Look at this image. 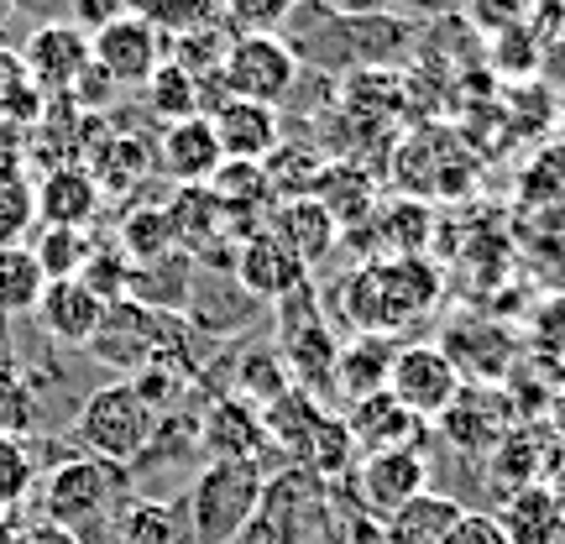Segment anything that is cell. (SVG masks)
Masks as SVG:
<instances>
[{
  "label": "cell",
  "mask_w": 565,
  "mask_h": 544,
  "mask_svg": "<svg viewBox=\"0 0 565 544\" xmlns=\"http://www.w3.org/2000/svg\"><path fill=\"white\" fill-rule=\"evenodd\" d=\"M263 461H204L194 477H189V492H183V519H189V540L194 544H236L252 513L263 503L267 487Z\"/></svg>",
  "instance_id": "1"
},
{
  "label": "cell",
  "mask_w": 565,
  "mask_h": 544,
  "mask_svg": "<svg viewBox=\"0 0 565 544\" xmlns=\"http://www.w3.org/2000/svg\"><path fill=\"white\" fill-rule=\"evenodd\" d=\"M158 414L141 404V393L131 383H100L84 393L79 414H74V440H79L84 456L116 466V471H131L141 461V450L158 435Z\"/></svg>",
  "instance_id": "2"
},
{
  "label": "cell",
  "mask_w": 565,
  "mask_h": 544,
  "mask_svg": "<svg viewBox=\"0 0 565 544\" xmlns=\"http://www.w3.org/2000/svg\"><path fill=\"white\" fill-rule=\"evenodd\" d=\"M324 529V487L303 466H282V477H267L263 503L236 544H315Z\"/></svg>",
  "instance_id": "3"
},
{
  "label": "cell",
  "mask_w": 565,
  "mask_h": 544,
  "mask_svg": "<svg viewBox=\"0 0 565 544\" xmlns=\"http://www.w3.org/2000/svg\"><path fill=\"white\" fill-rule=\"evenodd\" d=\"M121 482L126 471H116V466L95 461V456H68L42 482V519L68 529V534H79L84 524H95V519L110 513V498L121 492Z\"/></svg>",
  "instance_id": "4"
},
{
  "label": "cell",
  "mask_w": 565,
  "mask_h": 544,
  "mask_svg": "<svg viewBox=\"0 0 565 544\" xmlns=\"http://www.w3.org/2000/svg\"><path fill=\"white\" fill-rule=\"evenodd\" d=\"M513 424H519V414L508 404L503 383H466L461 393H456V404L429 424V435H435V445H445L450 456L482 461Z\"/></svg>",
  "instance_id": "5"
},
{
  "label": "cell",
  "mask_w": 565,
  "mask_h": 544,
  "mask_svg": "<svg viewBox=\"0 0 565 544\" xmlns=\"http://www.w3.org/2000/svg\"><path fill=\"white\" fill-rule=\"evenodd\" d=\"M89 58L110 74L116 89H141L168 58V32L147 11H126V17L105 21L100 32H89Z\"/></svg>",
  "instance_id": "6"
},
{
  "label": "cell",
  "mask_w": 565,
  "mask_h": 544,
  "mask_svg": "<svg viewBox=\"0 0 565 544\" xmlns=\"http://www.w3.org/2000/svg\"><path fill=\"white\" fill-rule=\"evenodd\" d=\"M461 372L450 366L435 341H404L398 345V356H393V372H387V393L398 398V404L414 414V419L435 424L445 408L456 404V393H461Z\"/></svg>",
  "instance_id": "7"
},
{
  "label": "cell",
  "mask_w": 565,
  "mask_h": 544,
  "mask_svg": "<svg viewBox=\"0 0 565 544\" xmlns=\"http://www.w3.org/2000/svg\"><path fill=\"white\" fill-rule=\"evenodd\" d=\"M221 79L231 89V100H252V105H273L278 110L294 95L299 58L282 47V38H231Z\"/></svg>",
  "instance_id": "8"
},
{
  "label": "cell",
  "mask_w": 565,
  "mask_h": 544,
  "mask_svg": "<svg viewBox=\"0 0 565 544\" xmlns=\"http://www.w3.org/2000/svg\"><path fill=\"white\" fill-rule=\"evenodd\" d=\"M263 314H267V303L252 299L242 282H236V273L194 263V288H189V309H183V320H189L194 335L225 345V341H236V335H246Z\"/></svg>",
  "instance_id": "9"
},
{
  "label": "cell",
  "mask_w": 565,
  "mask_h": 544,
  "mask_svg": "<svg viewBox=\"0 0 565 544\" xmlns=\"http://www.w3.org/2000/svg\"><path fill=\"white\" fill-rule=\"evenodd\" d=\"M429 487V450H383V456H362L351 471V498L372 524H387L408 498H419Z\"/></svg>",
  "instance_id": "10"
},
{
  "label": "cell",
  "mask_w": 565,
  "mask_h": 544,
  "mask_svg": "<svg viewBox=\"0 0 565 544\" xmlns=\"http://www.w3.org/2000/svg\"><path fill=\"white\" fill-rule=\"evenodd\" d=\"M450 356V366L461 372V383H503L519 366V341L513 330H503L487 314H461L445 324V341H435Z\"/></svg>",
  "instance_id": "11"
},
{
  "label": "cell",
  "mask_w": 565,
  "mask_h": 544,
  "mask_svg": "<svg viewBox=\"0 0 565 544\" xmlns=\"http://www.w3.org/2000/svg\"><path fill=\"white\" fill-rule=\"evenodd\" d=\"M21 63H26V79L42 89V100H58L89 68V32H79L74 21H42L21 42Z\"/></svg>",
  "instance_id": "12"
},
{
  "label": "cell",
  "mask_w": 565,
  "mask_h": 544,
  "mask_svg": "<svg viewBox=\"0 0 565 544\" xmlns=\"http://www.w3.org/2000/svg\"><path fill=\"white\" fill-rule=\"evenodd\" d=\"M345 429H351V440H356V450L362 456H383V450H419L424 440H429V424L414 419L387 387H377V393H366V398H356V404H345Z\"/></svg>",
  "instance_id": "13"
},
{
  "label": "cell",
  "mask_w": 565,
  "mask_h": 544,
  "mask_svg": "<svg viewBox=\"0 0 565 544\" xmlns=\"http://www.w3.org/2000/svg\"><path fill=\"white\" fill-rule=\"evenodd\" d=\"M267 450V424L263 408H252L246 398H215L200 414V456L204 461H263Z\"/></svg>",
  "instance_id": "14"
},
{
  "label": "cell",
  "mask_w": 565,
  "mask_h": 544,
  "mask_svg": "<svg viewBox=\"0 0 565 544\" xmlns=\"http://www.w3.org/2000/svg\"><path fill=\"white\" fill-rule=\"evenodd\" d=\"M545 435H534L529 424H513L503 440L492 445L482 456V498L492 503V513L513 498V492H524V487L540 482V471H545Z\"/></svg>",
  "instance_id": "15"
},
{
  "label": "cell",
  "mask_w": 565,
  "mask_h": 544,
  "mask_svg": "<svg viewBox=\"0 0 565 544\" xmlns=\"http://www.w3.org/2000/svg\"><path fill=\"white\" fill-rule=\"evenodd\" d=\"M236 282H242L252 299H263L267 309L278 299H288L299 282H309V267L288 252V246L273 236V231H257V236H246L242 246H236Z\"/></svg>",
  "instance_id": "16"
},
{
  "label": "cell",
  "mask_w": 565,
  "mask_h": 544,
  "mask_svg": "<svg viewBox=\"0 0 565 544\" xmlns=\"http://www.w3.org/2000/svg\"><path fill=\"white\" fill-rule=\"evenodd\" d=\"M38 324L42 335L53 345H68V351H84V345L95 341V330H100L105 320V303L84 288L79 278H63V282H47L38 299Z\"/></svg>",
  "instance_id": "17"
},
{
  "label": "cell",
  "mask_w": 565,
  "mask_h": 544,
  "mask_svg": "<svg viewBox=\"0 0 565 544\" xmlns=\"http://www.w3.org/2000/svg\"><path fill=\"white\" fill-rule=\"evenodd\" d=\"M158 162L162 173L173 183H210L221 173V137H215V126L210 116H189V121H173L158 131Z\"/></svg>",
  "instance_id": "18"
},
{
  "label": "cell",
  "mask_w": 565,
  "mask_h": 544,
  "mask_svg": "<svg viewBox=\"0 0 565 544\" xmlns=\"http://www.w3.org/2000/svg\"><path fill=\"white\" fill-rule=\"evenodd\" d=\"M267 231L309 267V278H315L320 257H330L335 242H341V225L330 221V210H324L315 194H303V200H278L273 215H267Z\"/></svg>",
  "instance_id": "19"
},
{
  "label": "cell",
  "mask_w": 565,
  "mask_h": 544,
  "mask_svg": "<svg viewBox=\"0 0 565 544\" xmlns=\"http://www.w3.org/2000/svg\"><path fill=\"white\" fill-rule=\"evenodd\" d=\"M100 183L89 168H47L38 179V225H63V231H89L100 215Z\"/></svg>",
  "instance_id": "20"
},
{
  "label": "cell",
  "mask_w": 565,
  "mask_h": 544,
  "mask_svg": "<svg viewBox=\"0 0 565 544\" xmlns=\"http://www.w3.org/2000/svg\"><path fill=\"white\" fill-rule=\"evenodd\" d=\"M162 210H168V225H173V246L189 252V257H204L210 246L231 242L225 236V210L210 194V183H173V194L162 200Z\"/></svg>",
  "instance_id": "21"
},
{
  "label": "cell",
  "mask_w": 565,
  "mask_h": 544,
  "mask_svg": "<svg viewBox=\"0 0 565 544\" xmlns=\"http://www.w3.org/2000/svg\"><path fill=\"white\" fill-rule=\"evenodd\" d=\"M215 137H221V152L236 162H263L273 147L282 141V116L273 105H252V100H225L215 116Z\"/></svg>",
  "instance_id": "22"
},
{
  "label": "cell",
  "mask_w": 565,
  "mask_h": 544,
  "mask_svg": "<svg viewBox=\"0 0 565 544\" xmlns=\"http://www.w3.org/2000/svg\"><path fill=\"white\" fill-rule=\"evenodd\" d=\"M345 32H351L356 68H393V74H398V68L414 63V53H419V21L393 17V11L345 21Z\"/></svg>",
  "instance_id": "23"
},
{
  "label": "cell",
  "mask_w": 565,
  "mask_h": 544,
  "mask_svg": "<svg viewBox=\"0 0 565 544\" xmlns=\"http://www.w3.org/2000/svg\"><path fill=\"white\" fill-rule=\"evenodd\" d=\"M377 273H383V288H387V303H393L398 330H408V324L424 320V314L440 303L445 278H440V267L429 263L424 252H414V257H383Z\"/></svg>",
  "instance_id": "24"
},
{
  "label": "cell",
  "mask_w": 565,
  "mask_h": 544,
  "mask_svg": "<svg viewBox=\"0 0 565 544\" xmlns=\"http://www.w3.org/2000/svg\"><path fill=\"white\" fill-rule=\"evenodd\" d=\"M393 356H398V341H387V335H351L341 345V356H335V398L356 404L366 393L387 387Z\"/></svg>",
  "instance_id": "25"
},
{
  "label": "cell",
  "mask_w": 565,
  "mask_h": 544,
  "mask_svg": "<svg viewBox=\"0 0 565 544\" xmlns=\"http://www.w3.org/2000/svg\"><path fill=\"white\" fill-rule=\"evenodd\" d=\"M498 524L513 544H565V503L534 482L498 508Z\"/></svg>",
  "instance_id": "26"
},
{
  "label": "cell",
  "mask_w": 565,
  "mask_h": 544,
  "mask_svg": "<svg viewBox=\"0 0 565 544\" xmlns=\"http://www.w3.org/2000/svg\"><path fill=\"white\" fill-rule=\"evenodd\" d=\"M466 508L450 498V492H435L424 487L419 498H408L393 519L383 524V544H445V534L456 529Z\"/></svg>",
  "instance_id": "27"
},
{
  "label": "cell",
  "mask_w": 565,
  "mask_h": 544,
  "mask_svg": "<svg viewBox=\"0 0 565 544\" xmlns=\"http://www.w3.org/2000/svg\"><path fill=\"white\" fill-rule=\"evenodd\" d=\"M189 288H194V257L189 252H168L158 263L131 267V294L141 309H158V314H183L189 309Z\"/></svg>",
  "instance_id": "28"
},
{
  "label": "cell",
  "mask_w": 565,
  "mask_h": 544,
  "mask_svg": "<svg viewBox=\"0 0 565 544\" xmlns=\"http://www.w3.org/2000/svg\"><path fill=\"white\" fill-rule=\"evenodd\" d=\"M294 387V377H288V362H282L278 341H236V383H231V393L236 398H246L252 408H267L278 404L282 393Z\"/></svg>",
  "instance_id": "29"
},
{
  "label": "cell",
  "mask_w": 565,
  "mask_h": 544,
  "mask_svg": "<svg viewBox=\"0 0 565 544\" xmlns=\"http://www.w3.org/2000/svg\"><path fill=\"white\" fill-rule=\"evenodd\" d=\"M315 200L330 210V221L341 225V236L377 215L372 210V179H366V168H351V162H324L320 183H315Z\"/></svg>",
  "instance_id": "30"
},
{
  "label": "cell",
  "mask_w": 565,
  "mask_h": 544,
  "mask_svg": "<svg viewBox=\"0 0 565 544\" xmlns=\"http://www.w3.org/2000/svg\"><path fill=\"white\" fill-rule=\"evenodd\" d=\"M324 152L315 147L309 137H282L273 152L263 158V173H267V183H273V200H303V194H315V183H320V173H324Z\"/></svg>",
  "instance_id": "31"
},
{
  "label": "cell",
  "mask_w": 565,
  "mask_h": 544,
  "mask_svg": "<svg viewBox=\"0 0 565 544\" xmlns=\"http://www.w3.org/2000/svg\"><path fill=\"white\" fill-rule=\"evenodd\" d=\"M6 324L11 320H0V435H26V429H38L42 404L32 393V377L21 372V356L6 335Z\"/></svg>",
  "instance_id": "32"
},
{
  "label": "cell",
  "mask_w": 565,
  "mask_h": 544,
  "mask_svg": "<svg viewBox=\"0 0 565 544\" xmlns=\"http://www.w3.org/2000/svg\"><path fill=\"white\" fill-rule=\"evenodd\" d=\"M42 278L38 257H32V246H0V320H21V314H32L42 299Z\"/></svg>",
  "instance_id": "33"
},
{
  "label": "cell",
  "mask_w": 565,
  "mask_h": 544,
  "mask_svg": "<svg viewBox=\"0 0 565 544\" xmlns=\"http://www.w3.org/2000/svg\"><path fill=\"white\" fill-rule=\"evenodd\" d=\"M540 32L519 21V26H503V32H492L487 38V74L503 84H534L540 74Z\"/></svg>",
  "instance_id": "34"
},
{
  "label": "cell",
  "mask_w": 565,
  "mask_h": 544,
  "mask_svg": "<svg viewBox=\"0 0 565 544\" xmlns=\"http://www.w3.org/2000/svg\"><path fill=\"white\" fill-rule=\"evenodd\" d=\"M141 95H147V116H152V121H162V126L200 116V79H194L189 68H179L173 58L158 63V74L141 84Z\"/></svg>",
  "instance_id": "35"
},
{
  "label": "cell",
  "mask_w": 565,
  "mask_h": 544,
  "mask_svg": "<svg viewBox=\"0 0 565 544\" xmlns=\"http://www.w3.org/2000/svg\"><path fill=\"white\" fill-rule=\"evenodd\" d=\"M116 246L131 257V267L158 263V257H168V252H179V246H173L168 210H162V204H137V210H126L121 231H116Z\"/></svg>",
  "instance_id": "36"
},
{
  "label": "cell",
  "mask_w": 565,
  "mask_h": 544,
  "mask_svg": "<svg viewBox=\"0 0 565 544\" xmlns=\"http://www.w3.org/2000/svg\"><path fill=\"white\" fill-rule=\"evenodd\" d=\"M377 221V246L393 252V257H414L429 246V225H435V210L424 200H393L387 210L372 215Z\"/></svg>",
  "instance_id": "37"
},
{
  "label": "cell",
  "mask_w": 565,
  "mask_h": 544,
  "mask_svg": "<svg viewBox=\"0 0 565 544\" xmlns=\"http://www.w3.org/2000/svg\"><path fill=\"white\" fill-rule=\"evenodd\" d=\"M42 89L26 79V63H21L17 47H0V121L11 126H32L42 121Z\"/></svg>",
  "instance_id": "38"
},
{
  "label": "cell",
  "mask_w": 565,
  "mask_h": 544,
  "mask_svg": "<svg viewBox=\"0 0 565 544\" xmlns=\"http://www.w3.org/2000/svg\"><path fill=\"white\" fill-rule=\"evenodd\" d=\"M38 225V183L26 168H0V246H21Z\"/></svg>",
  "instance_id": "39"
},
{
  "label": "cell",
  "mask_w": 565,
  "mask_h": 544,
  "mask_svg": "<svg viewBox=\"0 0 565 544\" xmlns=\"http://www.w3.org/2000/svg\"><path fill=\"white\" fill-rule=\"evenodd\" d=\"M32 257H38L42 278L47 282H63V278H79L84 257H89V231H63V225H42L38 236H32Z\"/></svg>",
  "instance_id": "40"
},
{
  "label": "cell",
  "mask_w": 565,
  "mask_h": 544,
  "mask_svg": "<svg viewBox=\"0 0 565 544\" xmlns=\"http://www.w3.org/2000/svg\"><path fill=\"white\" fill-rule=\"evenodd\" d=\"M126 544H194L189 540V519H183V498L179 503H152L141 498L121 524Z\"/></svg>",
  "instance_id": "41"
},
{
  "label": "cell",
  "mask_w": 565,
  "mask_h": 544,
  "mask_svg": "<svg viewBox=\"0 0 565 544\" xmlns=\"http://www.w3.org/2000/svg\"><path fill=\"white\" fill-rule=\"evenodd\" d=\"M38 445L26 435H0V513H17L38 487Z\"/></svg>",
  "instance_id": "42"
},
{
  "label": "cell",
  "mask_w": 565,
  "mask_h": 544,
  "mask_svg": "<svg viewBox=\"0 0 565 544\" xmlns=\"http://www.w3.org/2000/svg\"><path fill=\"white\" fill-rule=\"evenodd\" d=\"M79 282L105 303V309H110V303H121L126 294H131V257H126L121 246L95 242L89 246V257H84V267H79Z\"/></svg>",
  "instance_id": "43"
},
{
  "label": "cell",
  "mask_w": 565,
  "mask_h": 544,
  "mask_svg": "<svg viewBox=\"0 0 565 544\" xmlns=\"http://www.w3.org/2000/svg\"><path fill=\"white\" fill-rule=\"evenodd\" d=\"M294 6L299 0H225L221 21L231 26V38H278Z\"/></svg>",
  "instance_id": "44"
},
{
  "label": "cell",
  "mask_w": 565,
  "mask_h": 544,
  "mask_svg": "<svg viewBox=\"0 0 565 544\" xmlns=\"http://www.w3.org/2000/svg\"><path fill=\"white\" fill-rule=\"evenodd\" d=\"M529 11H534V0H466L461 17L471 21L482 38H492V32H503V26L529 21Z\"/></svg>",
  "instance_id": "45"
},
{
  "label": "cell",
  "mask_w": 565,
  "mask_h": 544,
  "mask_svg": "<svg viewBox=\"0 0 565 544\" xmlns=\"http://www.w3.org/2000/svg\"><path fill=\"white\" fill-rule=\"evenodd\" d=\"M445 544H513V540L503 534L498 513H487V508H466L461 519H456V529L445 534Z\"/></svg>",
  "instance_id": "46"
},
{
  "label": "cell",
  "mask_w": 565,
  "mask_h": 544,
  "mask_svg": "<svg viewBox=\"0 0 565 544\" xmlns=\"http://www.w3.org/2000/svg\"><path fill=\"white\" fill-rule=\"evenodd\" d=\"M68 6H74V26H79V32H100L105 21H116V17H126V11H131V0H68Z\"/></svg>",
  "instance_id": "47"
},
{
  "label": "cell",
  "mask_w": 565,
  "mask_h": 544,
  "mask_svg": "<svg viewBox=\"0 0 565 544\" xmlns=\"http://www.w3.org/2000/svg\"><path fill=\"white\" fill-rule=\"evenodd\" d=\"M393 17H408V21H440V17H461L466 0H387Z\"/></svg>",
  "instance_id": "48"
},
{
  "label": "cell",
  "mask_w": 565,
  "mask_h": 544,
  "mask_svg": "<svg viewBox=\"0 0 565 544\" xmlns=\"http://www.w3.org/2000/svg\"><path fill=\"white\" fill-rule=\"evenodd\" d=\"M534 345L540 351H565V299H550L545 309H540V320H534Z\"/></svg>",
  "instance_id": "49"
},
{
  "label": "cell",
  "mask_w": 565,
  "mask_h": 544,
  "mask_svg": "<svg viewBox=\"0 0 565 544\" xmlns=\"http://www.w3.org/2000/svg\"><path fill=\"white\" fill-rule=\"evenodd\" d=\"M26 152H32V131L0 121V168H26Z\"/></svg>",
  "instance_id": "50"
},
{
  "label": "cell",
  "mask_w": 565,
  "mask_h": 544,
  "mask_svg": "<svg viewBox=\"0 0 565 544\" xmlns=\"http://www.w3.org/2000/svg\"><path fill=\"white\" fill-rule=\"evenodd\" d=\"M540 487H550V492L565 503V435L545 445V471H540Z\"/></svg>",
  "instance_id": "51"
},
{
  "label": "cell",
  "mask_w": 565,
  "mask_h": 544,
  "mask_svg": "<svg viewBox=\"0 0 565 544\" xmlns=\"http://www.w3.org/2000/svg\"><path fill=\"white\" fill-rule=\"evenodd\" d=\"M335 17H345V21H356V17H383L387 11V0H324Z\"/></svg>",
  "instance_id": "52"
},
{
  "label": "cell",
  "mask_w": 565,
  "mask_h": 544,
  "mask_svg": "<svg viewBox=\"0 0 565 544\" xmlns=\"http://www.w3.org/2000/svg\"><path fill=\"white\" fill-rule=\"evenodd\" d=\"M0 17H6V0H0Z\"/></svg>",
  "instance_id": "53"
}]
</instances>
